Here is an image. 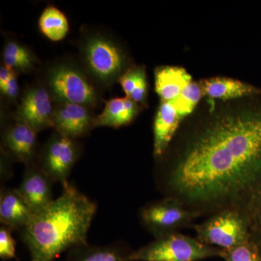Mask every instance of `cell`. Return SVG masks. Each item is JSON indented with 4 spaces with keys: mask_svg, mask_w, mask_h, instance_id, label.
<instances>
[{
    "mask_svg": "<svg viewBox=\"0 0 261 261\" xmlns=\"http://www.w3.org/2000/svg\"><path fill=\"white\" fill-rule=\"evenodd\" d=\"M160 179L190 210L237 209L249 217L261 195V106L211 120Z\"/></svg>",
    "mask_w": 261,
    "mask_h": 261,
    "instance_id": "cell-1",
    "label": "cell"
},
{
    "mask_svg": "<svg viewBox=\"0 0 261 261\" xmlns=\"http://www.w3.org/2000/svg\"><path fill=\"white\" fill-rule=\"evenodd\" d=\"M63 187L61 196L20 230L31 261H56L63 252L88 244L97 205L69 182Z\"/></svg>",
    "mask_w": 261,
    "mask_h": 261,
    "instance_id": "cell-2",
    "label": "cell"
},
{
    "mask_svg": "<svg viewBox=\"0 0 261 261\" xmlns=\"http://www.w3.org/2000/svg\"><path fill=\"white\" fill-rule=\"evenodd\" d=\"M80 53L87 74L102 87H111L128 69L119 44L104 33L87 34L81 42Z\"/></svg>",
    "mask_w": 261,
    "mask_h": 261,
    "instance_id": "cell-3",
    "label": "cell"
},
{
    "mask_svg": "<svg viewBox=\"0 0 261 261\" xmlns=\"http://www.w3.org/2000/svg\"><path fill=\"white\" fill-rule=\"evenodd\" d=\"M45 84L55 103H76L89 108L99 103V93L89 75L71 62L51 65L47 70Z\"/></svg>",
    "mask_w": 261,
    "mask_h": 261,
    "instance_id": "cell-4",
    "label": "cell"
},
{
    "mask_svg": "<svg viewBox=\"0 0 261 261\" xmlns=\"http://www.w3.org/2000/svg\"><path fill=\"white\" fill-rule=\"evenodd\" d=\"M223 250L201 243L197 238L171 233L155 238L128 255V261H197L221 257Z\"/></svg>",
    "mask_w": 261,
    "mask_h": 261,
    "instance_id": "cell-5",
    "label": "cell"
},
{
    "mask_svg": "<svg viewBox=\"0 0 261 261\" xmlns=\"http://www.w3.org/2000/svg\"><path fill=\"white\" fill-rule=\"evenodd\" d=\"M201 243L221 250H228L251 240V225L248 216L237 209L215 213L201 224L194 225Z\"/></svg>",
    "mask_w": 261,
    "mask_h": 261,
    "instance_id": "cell-6",
    "label": "cell"
},
{
    "mask_svg": "<svg viewBox=\"0 0 261 261\" xmlns=\"http://www.w3.org/2000/svg\"><path fill=\"white\" fill-rule=\"evenodd\" d=\"M200 215L198 211L189 209L176 197L167 196L144 206L140 219L154 238H159L190 226Z\"/></svg>",
    "mask_w": 261,
    "mask_h": 261,
    "instance_id": "cell-7",
    "label": "cell"
},
{
    "mask_svg": "<svg viewBox=\"0 0 261 261\" xmlns=\"http://www.w3.org/2000/svg\"><path fill=\"white\" fill-rule=\"evenodd\" d=\"M80 154L76 140L55 132L44 144L37 165L53 182L63 186L68 183V177Z\"/></svg>",
    "mask_w": 261,
    "mask_h": 261,
    "instance_id": "cell-8",
    "label": "cell"
},
{
    "mask_svg": "<svg viewBox=\"0 0 261 261\" xmlns=\"http://www.w3.org/2000/svg\"><path fill=\"white\" fill-rule=\"evenodd\" d=\"M55 105L45 86L34 85L23 92L15 112V121L25 123L36 132L51 127Z\"/></svg>",
    "mask_w": 261,
    "mask_h": 261,
    "instance_id": "cell-9",
    "label": "cell"
},
{
    "mask_svg": "<svg viewBox=\"0 0 261 261\" xmlns=\"http://www.w3.org/2000/svg\"><path fill=\"white\" fill-rule=\"evenodd\" d=\"M94 118L87 106L71 102L55 103L51 128L62 135L76 140L94 128Z\"/></svg>",
    "mask_w": 261,
    "mask_h": 261,
    "instance_id": "cell-10",
    "label": "cell"
},
{
    "mask_svg": "<svg viewBox=\"0 0 261 261\" xmlns=\"http://www.w3.org/2000/svg\"><path fill=\"white\" fill-rule=\"evenodd\" d=\"M1 150L13 161L27 166L37 164V132L25 123L15 121L2 134Z\"/></svg>",
    "mask_w": 261,
    "mask_h": 261,
    "instance_id": "cell-11",
    "label": "cell"
},
{
    "mask_svg": "<svg viewBox=\"0 0 261 261\" xmlns=\"http://www.w3.org/2000/svg\"><path fill=\"white\" fill-rule=\"evenodd\" d=\"M53 183V180L37 164L27 166L17 190L34 215L44 210L54 201Z\"/></svg>",
    "mask_w": 261,
    "mask_h": 261,
    "instance_id": "cell-12",
    "label": "cell"
},
{
    "mask_svg": "<svg viewBox=\"0 0 261 261\" xmlns=\"http://www.w3.org/2000/svg\"><path fill=\"white\" fill-rule=\"evenodd\" d=\"M34 214L17 189L2 188L0 192V221L13 230H22Z\"/></svg>",
    "mask_w": 261,
    "mask_h": 261,
    "instance_id": "cell-13",
    "label": "cell"
},
{
    "mask_svg": "<svg viewBox=\"0 0 261 261\" xmlns=\"http://www.w3.org/2000/svg\"><path fill=\"white\" fill-rule=\"evenodd\" d=\"M181 121L172 101H161L154 121V157L160 158L164 154Z\"/></svg>",
    "mask_w": 261,
    "mask_h": 261,
    "instance_id": "cell-14",
    "label": "cell"
},
{
    "mask_svg": "<svg viewBox=\"0 0 261 261\" xmlns=\"http://www.w3.org/2000/svg\"><path fill=\"white\" fill-rule=\"evenodd\" d=\"M138 113L139 105L130 98H112L106 101L102 112L94 118V127L121 128L129 124Z\"/></svg>",
    "mask_w": 261,
    "mask_h": 261,
    "instance_id": "cell-15",
    "label": "cell"
},
{
    "mask_svg": "<svg viewBox=\"0 0 261 261\" xmlns=\"http://www.w3.org/2000/svg\"><path fill=\"white\" fill-rule=\"evenodd\" d=\"M192 82V76L183 68L161 66L154 72L155 91L161 102L174 100Z\"/></svg>",
    "mask_w": 261,
    "mask_h": 261,
    "instance_id": "cell-16",
    "label": "cell"
},
{
    "mask_svg": "<svg viewBox=\"0 0 261 261\" xmlns=\"http://www.w3.org/2000/svg\"><path fill=\"white\" fill-rule=\"evenodd\" d=\"M204 95L211 99H231L260 93V89L251 84L225 77H214L201 81Z\"/></svg>",
    "mask_w": 261,
    "mask_h": 261,
    "instance_id": "cell-17",
    "label": "cell"
},
{
    "mask_svg": "<svg viewBox=\"0 0 261 261\" xmlns=\"http://www.w3.org/2000/svg\"><path fill=\"white\" fill-rule=\"evenodd\" d=\"M130 252L119 243L102 246L88 243L68 251L65 261H128Z\"/></svg>",
    "mask_w": 261,
    "mask_h": 261,
    "instance_id": "cell-18",
    "label": "cell"
},
{
    "mask_svg": "<svg viewBox=\"0 0 261 261\" xmlns=\"http://www.w3.org/2000/svg\"><path fill=\"white\" fill-rule=\"evenodd\" d=\"M3 58V65L17 73L32 71L38 62L30 49L13 39H8L5 42Z\"/></svg>",
    "mask_w": 261,
    "mask_h": 261,
    "instance_id": "cell-19",
    "label": "cell"
},
{
    "mask_svg": "<svg viewBox=\"0 0 261 261\" xmlns=\"http://www.w3.org/2000/svg\"><path fill=\"white\" fill-rule=\"evenodd\" d=\"M39 28L44 37L53 42L63 40L69 31V23L64 13L53 5L47 6L39 19Z\"/></svg>",
    "mask_w": 261,
    "mask_h": 261,
    "instance_id": "cell-20",
    "label": "cell"
},
{
    "mask_svg": "<svg viewBox=\"0 0 261 261\" xmlns=\"http://www.w3.org/2000/svg\"><path fill=\"white\" fill-rule=\"evenodd\" d=\"M118 82L121 84L126 97L138 105L145 102L147 96V81L145 67L128 68Z\"/></svg>",
    "mask_w": 261,
    "mask_h": 261,
    "instance_id": "cell-21",
    "label": "cell"
},
{
    "mask_svg": "<svg viewBox=\"0 0 261 261\" xmlns=\"http://www.w3.org/2000/svg\"><path fill=\"white\" fill-rule=\"evenodd\" d=\"M202 96L204 92L200 83L191 82L182 90L179 96L172 101L181 121L191 114Z\"/></svg>",
    "mask_w": 261,
    "mask_h": 261,
    "instance_id": "cell-22",
    "label": "cell"
},
{
    "mask_svg": "<svg viewBox=\"0 0 261 261\" xmlns=\"http://www.w3.org/2000/svg\"><path fill=\"white\" fill-rule=\"evenodd\" d=\"M221 257L225 261H261V256L253 239L238 246L222 250Z\"/></svg>",
    "mask_w": 261,
    "mask_h": 261,
    "instance_id": "cell-23",
    "label": "cell"
},
{
    "mask_svg": "<svg viewBox=\"0 0 261 261\" xmlns=\"http://www.w3.org/2000/svg\"><path fill=\"white\" fill-rule=\"evenodd\" d=\"M0 257L3 260L16 258V243L12 230L3 225L0 228Z\"/></svg>",
    "mask_w": 261,
    "mask_h": 261,
    "instance_id": "cell-24",
    "label": "cell"
},
{
    "mask_svg": "<svg viewBox=\"0 0 261 261\" xmlns=\"http://www.w3.org/2000/svg\"><path fill=\"white\" fill-rule=\"evenodd\" d=\"M17 75L18 73L13 71L7 82L0 85L2 94L9 100H16L18 97L19 86Z\"/></svg>",
    "mask_w": 261,
    "mask_h": 261,
    "instance_id": "cell-25",
    "label": "cell"
},
{
    "mask_svg": "<svg viewBox=\"0 0 261 261\" xmlns=\"http://www.w3.org/2000/svg\"><path fill=\"white\" fill-rule=\"evenodd\" d=\"M252 233H261V195L254 204L250 215Z\"/></svg>",
    "mask_w": 261,
    "mask_h": 261,
    "instance_id": "cell-26",
    "label": "cell"
},
{
    "mask_svg": "<svg viewBox=\"0 0 261 261\" xmlns=\"http://www.w3.org/2000/svg\"><path fill=\"white\" fill-rule=\"evenodd\" d=\"M2 151L1 154V180L5 181L10 177L12 173L10 161H13L5 152Z\"/></svg>",
    "mask_w": 261,
    "mask_h": 261,
    "instance_id": "cell-27",
    "label": "cell"
},
{
    "mask_svg": "<svg viewBox=\"0 0 261 261\" xmlns=\"http://www.w3.org/2000/svg\"><path fill=\"white\" fill-rule=\"evenodd\" d=\"M252 238L256 243L257 248L261 256V233H252Z\"/></svg>",
    "mask_w": 261,
    "mask_h": 261,
    "instance_id": "cell-28",
    "label": "cell"
}]
</instances>
